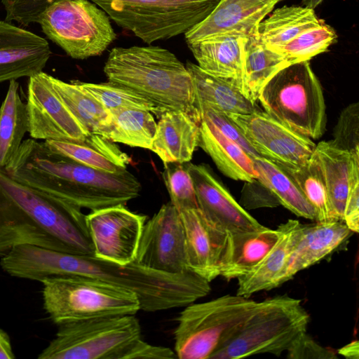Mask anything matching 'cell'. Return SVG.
<instances>
[{
	"label": "cell",
	"mask_w": 359,
	"mask_h": 359,
	"mask_svg": "<svg viewBox=\"0 0 359 359\" xmlns=\"http://www.w3.org/2000/svg\"><path fill=\"white\" fill-rule=\"evenodd\" d=\"M269 15L259 24L257 35L271 49L286 44L321 20L314 9L304 6H284Z\"/></svg>",
	"instance_id": "30"
},
{
	"label": "cell",
	"mask_w": 359,
	"mask_h": 359,
	"mask_svg": "<svg viewBox=\"0 0 359 359\" xmlns=\"http://www.w3.org/2000/svg\"><path fill=\"white\" fill-rule=\"evenodd\" d=\"M109 123L102 137L114 143L151 149L156 122L147 110L121 107L108 111Z\"/></svg>",
	"instance_id": "31"
},
{
	"label": "cell",
	"mask_w": 359,
	"mask_h": 359,
	"mask_svg": "<svg viewBox=\"0 0 359 359\" xmlns=\"http://www.w3.org/2000/svg\"><path fill=\"white\" fill-rule=\"evenodd\" d=\"M146 218L125 205L92 210L86 224L94 256L121 265L134 262Z\"/></svg>",
	"instance_id": "15"
},
{
	"label": "cell",
	"mask_w": 359,
	"mask_h": 359,
	"mask_svg": "<svg viewBox=\"0 0 359 359\" xmlns=\"http://www.w3.org/2000/svg\"><path fill=\"white\" fill-rule=\"evenodd\" d=\"M103 70L108 81L136 91L163 111H184L201 120L191 76L168 49L151 45L114 47Z\"/></svg>",
	"instance_id": "4"
},
{
	"label": "cell",
	"mask_w": 359,
	"mask_h": 359,
	"mask_svg": "<svg viewBox=\"0 0 359 359\" xmlns=\"http://www.w3.org/2000/svg\"><path fill=\"white\" fill-rule=\"evenodd\" d=\"M51 54L43 37L0 20V83L43 72Z\"/></svg>",
	"instance_id": "19"
},
{
	"label": "cell",
	"mask_w": 359,
	"mask_h": 359,
	"mask_svg": "<svg viewBox=\"0 0 359 359\" xmlns=\"http://www.w3.org/2000/svg\"><path fill=\"white\" fill-rule=\"evenodd\" d=\"M257 180L276 196L280 205L297 216L316 221V212L293 178L279 165L263 157L252 158Z\"/></svg>",
	"instance_id": "32"
},
{
	"label": "cell",
	"mask_w": 359,
	"mask_h": 359,
	"mask_svg": "<svg viewBox=\"0 0 359 359\" xmlns=\"http://www.w3.org/2000/svg\"><path fill=\"white\" fill-rule=\"evenodd\" d=\"M15 181L80 208L92 210L126 205L141 184L127 170L109 173L76 163L49 149L43 142L23 140L4 168Z\"/></svg>",
	"instance_id": "2"
},
{
	"label": "cell",
	"mask_w": 359,
	"mask_h": 359,
	"mask_svg": "<svg viewBox=\"0 0 359 359\" xmlns=\"http://www.w3.org/2000/svg\"><path fill=\"white\" fill-rule=\"evenodd\" d=\"M344 222L353 233L359 231V152L351 153Z\"/></svg>",
	"instance_id": "42"
},
{
	"label": "cell",
	"mask_w": 359,
	"mask_h": 359,
	"mask_svg": "<svg viewBox=\"0 0 359 359\" xmlns=\"http://www.w3.org/2000/svg\"><path fill=\"white\" fill-rule=\"evenodd\" d=\"M20 245L94 255L81 208L15 181L0 167V256Z\"/></svg>",
	"instance_id": "3"
},
{
	"label": "cell",
	"mask_w": 359,
	"mask_h": 359,
	"mask_svg": "<svg viewBox=\"0 0 359 359\" xmlns=\"http://www.w3.org/2000/svg\"><path fill=\"white\" fill-rule=\"evenodd\" d=\"M302 223L288 219L278 226L280 236L269 252L249 273L238 278L237 295L249 298L252 294L279 285V278L299 234Z\"/></svg>",
	"instance_id": "23"
},
{
	"label": "cell",
	"mask_w": 359,
	"mask_h": 359,
	"mask_svg": "<svg viewBox=\"0 0 359 359\" xmlns=\"http://www.w3.org/2000/svg\"><path fill=\"white\" fill-rule=\"evenodd\" d=\"M333 144L350 153L359 152V104H350L341 111L335 126Z\"/></svg>",
	"instance_id": "39"
},
{
	"label": "cell",
	"mask_w": 359,
	"mask_h": 359,
	"mask_svg": "<svg viewBox=\"0 0 359 359\" xmlns=\"http://www.w3.org/2000/svg\"><path fill=\"white\" fill-rule=\"evenodd\" d=\"M185 65L192 79L196 107L199 111L202 107L238 114H248L259 110L255 102L241 93L236 81L211 75L191 61H187Z\"/></svg>",
	"instance_id": "24"
},
{
	"label": "cell",
	"mask_w": 359,
	"mask_h": 359,
	"mask_svg": "<svg viewBox=\"0 0 359 359\" xmlns=\"http://www.w3.org/2000/svg\"><path fill=\"white\" fill-rule=\"evenodd\" d=\"M78 81L107 111L121 107L135 108L149 111L158 117L164 111L143 95L122 85L111 81L100 83Z\"/></svg>",
	"instance_id": "37"
},
{
	"label": "cell",
	"mask_w": 359,
	"mask_h": 359,
	"mask_svg": "<svg viewBox=\"0 0 359 359\" xmlns=\"http://www.w3.org/2000/svg\"><path fill=\"white\" fill-rule=\"evenodd\" d=\"M283 0H220L212 11L184 34L187 44L219 35L249 36Z\"/></svg>",
	"instance_id": "17"
},
{
	"label": "cell",
	"mask_w": 359,
	"mask_h": 359,
	"mask_svg": "<svg viewBox=\"0 0 359 359\" xmlns=\"http://www.w3.org/2000/svg\"><path fill=\"white\" fill-rule=\"evenodd\" d=\"M259 302L237 294L187 305L174 332L175 353L180 359H206L241 328Z\"/></svg>",
	"instance_id": "8"
},
{
	"label": "cell",
	"mask_w": 359,
	"mask_h": 359,
	"mask_svg": "<svg viewBox=\"0 0 359 359\" xmlns=\"http://www.w3.org/2000/svg\"><path fill=\"white\" fill-rule=\"evenodd\" d=\"M200 111L201 116L207 118L225 137L237 144L252 158L261 157L227 113L208 107H201Z\"/></svg>",
	"instance_id": "41"
},
{
	"label": "cell",
	"mask_w": 359,
	"mask_h": 359,
	"mask_svg": "<svg viewBox=\"0 0 359 359\" xmlns=\"http://www.w3.org/2000/svg\"><path fill=\"white\" fill-rule=\"evenodd\" d=\"M314 151L324 178L332 218L343 221L351 153L337 148L332 141L320 142Z\"/></svg>",
	"instance_id": "29"
},
{
	"label": "cell",
	"mask_w": 359,
	"mask_h": 359,
	"mask_svg": "<svg viewBox=\"0 0 359 359\" xmlns=\"http://www.w3.org/2000/svg\"><path fill=\"white\" fill-rule=\"evenodd\" d=\"M352 233L343 221L302 224L279 278V285L335 251Z\"/></svg>",
	"instance_id": "20"
},
{
	"label": "cell",
	"mask_w": 359,
	"mask_h": 359,
	"mask_svg": "<svg viewBox=\"0 0 359 359\" xmlns=\"http://www.w3.org/2000/svg\"><path fill=\"white\" fill-rule=\"evenodd\" d=\"M324 0H302V5L305 7L315 9L318 7Z\"/></svg>",
	"instance_id": "48"
},
{
	"label": "cell",
	"mask_w": 359,
	"mask_h": 359,
	"mask_svg": "<svg viewBox=\"0 0 359 359\" xmlns=\"http://www.w3.org/2000/svg\"><path fill=\"white\" fill-rule=\"evenodd\" d=\"M198 147L211 157L217 168L226 177L244 182L257 179L252 158L203 116Z\"/></svg>",
	"instance_id": "27"
},
{
	"label": "cell",
	"mask_w": 359,
	"mask_h": 359,
	"mask_svg": "<svg viewBox=\"0 0 359 359\" xmlns=\"http://www.w3.org/2000/svg\"><path fill=\"white\" fill-rule=\"evenodd\" d=\"M43 308L57 325L90 318L135 315L141 310L137 294L100 280L61 276L41 282Z\"/></svg>",
	"instance_id": "7"
},
{
	"label": "cell",
	"mask_w": 359,
	"mask_h": 359,
	"mask_svg": "<svg viewBox=\"0 0 359 359\" xmlns=\"http://www.w3.org/2000/svg\"><path fill=\"white\" fill-rule=\"evenodd\" d=\"M46 146L60 155L91 168L109 173L127 170L130 158L109 140L90 133L83 142L47 140Z\"/></svg>",
	"instance_id": "26"
},
{
	"label": "cell",
	"mask_w": 359,
	"mask_h": 359,
	"mask_svg": "<svg viewBox=\"0 0 359 359\" xmlns=\"http://www.w3.org/2000/svg\"><path fill=\"white\" fill-rule=\"evenodd\" d=\"M176 358L175 353L169 348L149 344L140 337L126 346L118 353L116 359H172Z\"/></svg>",
	"instance_id": "45"
},
{
	"label": "cell",
	"mask_w": 359,
	"mask_h": 359,
	"mask_svg": "<svg viewBox=\"0 0 359 359\" xmlns=\"http://www.w3.org/2000/svg\"><path fill=\"white\" fill-rule=\"evenodd\" d=\"M12 266L16 277L41 283L61 276H80L107 282L135 292L140 309L147 312L185 306L210 291V283L193 272L170 274L135 262L121 265L94 255L34 245L17 248Z\"/></svg>",
	"instance_id": "1"
},
{
	"label": "cell",
	"mask_w": 359,
	"mask_h": 359,
	"mask_svg": "<svg viewBox=\"0 0 359 359\" xmlns=\"http://www.w3.org/2000/svg\"><path fill=\"white\" fill-rule=\"evenodd\" d=\"M337 354L348 359H359V342L357 339L351 341L337 350Z\"/></svg>",
	"instance_id": "47"
},
{
	"label": "cell",
	"mask_w": 359,
	"mask_h": 359,
	"mask_svg": "<svg viewBox=\"0 0 359 359\" xmlns=\"http://www.w3.org/2000/svg\"><path fill=\"white\" fill-rule=\"evenodd\" d=\"M180 215L189 269L210 283L220 276L228 232L210 222L198 208L181 211Z\"/></svg>",
	"instance_id": "18"
},
{
	"label": "cell",
	"mask_w": 359,
	"mask_h": 359,
	"mask_svg": "<svg viewBox=\"0 0 359 359\" xmlns=\"http://www.w3.org/2000/svg\"><path fill=\"white\" fill-rule=\"evenodd\" d=\"M337 40V34L334 29L321 20L318 25L302 32L290 42L273 50L292 63L309 61L326 51Z\"/></svg>",
	"instance_id": "36"
},
{
	"label": "cell",
	"mask_w": 359,
	"mask_h": 359,
	"mask_svg": "<svg viewBox=\"0 0 359 359\" xmlns=\"http://www.w3.org/2000/svg\"><path fill=\"white\" fill-rule=\"evenodd\" d=\"M55 337L39 359H116L131 341L141 337L134 315L90 318L59 325Z\"/></svg>",
	"instance_id": "11"
},
{
	"label": "cell",
	"mask_w": 359,
	"mask_h": 359,
	"mask_svg": "<svg viewBox=\"0 0 359 359\" xmlns=\"http://www.w3.org/2000/svg\"><path fill=\"white\" fill-rule=\"evenodd\" d=\"M186 163L194 184L198 208L210 222L227 232L264 227L234 199L208 165Z\"/></svg>",
	"instance_id": "16"
},
{
	"label": "cell",
	"mask_w": 359,
	"mask_h": 359,
	"mask_svg": "<svg viewBox=\"0 0 359 359\" xmlns=\"http://www.w3.org/2000/svg\"><path fill=\"white\" fill-rule=\"evenodd\" d=\"M140 265L170 274H185L189 270L185 235L180 212L168 202L145 222L136 259Z\"/></svg>",
	"instance_id": "12"
},
{
	"label": "cell",
	"mask_w": 359,
	"mask_h": 359,
	"mask_svg": "<svg viewBox=\"0 0 359 359\" xmlns=\"http://www.w3.org/2000/svg\"><path fill=\"white\" fill-rule=\"evenodd\" d=\"M281 167L293 178L304 196L314 208L316 215V222L334 221L324 178L315 151L309 158L299 167Z\"/></svg>",
	"instance_id": "35"
},
{
	"label": "cell",
	"mask_w": 359,
	"mask_h": 359,
	"mask_svg": "<svg viewBox=\"0 0 359 359\" xmlns=\"http://www.w3.org/2000/svg\"><path fill=\"white\" fill-rule=\"evenodd\" d=\"M239 204L246 210L260 208H274L280 203L273 192L262 182L254 179L245 182Z\"/></svg>",
	"instance_id": "43"
},
{
	"label": "cell",
	"mask_w": 359,
	"mask_h": 359,
	"mask_svg": "<svg viewBox=\"0 0 359 359\" xmlns=\"http://www.w3.org/2000/svg\"><path fill=\"white\" fill-rule=\"evenodd\" d=\"M309 321L300 299L281 295L259 302L238 331L210 359L280 355L306 332Z\"/></svg>",
	"instance_id": "6"
},
{
	"label": "cell",
	"mask_w": 359,
	"mask_h": 359,
	"mask_svg": "<svg viewBox=\"0 0 359 359\" xmlns=\"http://www.w3.org/2000/svg\"><path fill=\"white\" fill-rule=\"evenodd\" d=\"M163 179L170 196V202L179 212L198 208L194 184L186 165H165Z\"/></svg>",
	"instance_id": "38"
},
{
	"label": "cell",
	"mask_w": 359,
	"mask_h": 359,
	"mask_svg": "<svg viewBox=\"0 0 359 359\" xmlns=\"http://www.w3.org/2000/svg\"><path fill=\"white\" fill-rule=\"evenodd\" d=\"M291 64L285 56L267 46L257 33L247 36L240 86L241 93L256 102L264 86L280 70Z\"/></svg>",
	"instance_id": "28"
},
{
	"label": "cell",
	"mask_w": 359,
	"mask_h": 359,
	"mask_svg": "<svg viewBox=\"0 0 359 359\" xmlns=\"http://www.w3.org/2000/svg\"><path fill=\"white\" fill-rule=\"evenodd\" d=\"M228 115L261 157L279 165L299 167L314 152L316 144L311 139L291 130L264 111Z\"/></svg>",
	"instance_id": "14"
},
{
	"label": "cell",
	"mask_w": 359,
	"mask_h": 359,
	"mask_svg": "<svg viewBox=\"0 0 359 359\" xmlns=\"http://www.w3.org/2000/svg\"><path fill=\"white\" fill-rule=\"evenodd\" d=\"M257 100L269 116L302 135L318 140L325 133L323 89L309 61L280 70L264 86Z\"/></svg>",
	"instance_id": "5"
},
{
	"label": "cell",
	"mask_w": 359,
	"mask_h": 359,
	"mask_svg": "<svg viewBox=\"0 0 359 359\" xmlns=\"http://www.w3.org/2000/svg\"><path fill=\"white\" fill-rule=\"evenodd\" d=\"M245 38L238 35H219L187 46L198 66L204 72L234 81L240 87Z\"/></svg>",
	"instance_id": "25"
},
{
	"label": "cell",
	"mask_w": 359,
	"mask_h": 359,
	"mask_svg": "<svg viewBox=\"0 0 359 359\" xmlns=\"http://www.w3.org/2000/svg\"><path fill=\"white\" fill-rule=\"evenodd\" d=\"M110 19L151 44L185 34L220 0H90Z\"/></svg>",
	"instance_id": "9"
},
{
	"label": "cell",
	"mask_w": 359,
	"mask_h": 359,
	"mask_svg": "<svg viewBox=\"0 0 359 359\" xmlns=\"http://www.w3.org/2000/svg\"><path fill=\"white\" fill-rule=\"evenodd\" d=\"M53 88L62 101L90 133L101 136L109 123V111L78 81L69 83L47 74Z\"/></svg>",
	"instance_id": "34"
},
{
	"label": "cell",
	"mask_w": 359,
	"mask_h": 359,
	"mask_svg": "<svg viewBox=\"0 0 359 359\" xmlns=\"http://www.w3.org/2000/svg\"><path fill=\"white\" fill-rule=\"evenodd\" d=\"M8 22H17L24 26L38 23L41 15L59 0H1Z\"/></svg>",
	"instance_id": "40"
},
{
	"label": "cell",
	"mask_w": 359,
	"mask_h": 359,
	"mask_svg": "<svg viewBox=\"0 0 359 359\" xmlns=\"http://www.w3.org/2000/svg\"><path fill=\"white\" fill-rule=\"evenodd\" d=\"M201 120L184 111H163L156 123L151 151L164 165L186 163L198 147Z\"/></svg>",
	"instance_id": "21"
},
{
	"label": "cell",
	"mask_w": 359,
	"mask_h": 359,
	"mask_svg": "<svg viewBox=\"0 0 359 359\" xmlns=\"http://www.w3.org/2000/svg\"><path fill=\"white\" fill-rule=\"evenodd\" d=\"M38 24L50 41L76 60L100 55L116 37L109 16L89 0H59Z\"/></svg>",
	"instance_id": "10"
},
{
	"label": "cell",
	"mask_w": 359,
	"mask_h": 359,
	"mask_svg": "<svg viewBox=\"0 0 359 359\" xmlns=\"http://www.w3.org/2000/svg\"><path fill=\"white\" fill-rule=\"evenodd\" d=\"M17 80L9 81L6 95L0 107V167L5 168L20 147L28 132L26 104L18 93Z\"/></svg>",
	"instance_id": "33"
},
{
	"label": "cell",
	"mask_w": 359,
	"mask_h": 359,
	"mask_svg": "<svg viewBox=\"0 0 359 359\" xmlns=\"http://www.w3.org/2000/svg\"><path fill=\"white\" fill-rule=\"evenodd\" d=\"M279 236L278 227L228 232L220 276L227 280L238 279L249 273L273 248Z\"/></svg>",
	"instance_id": "22"
},
{
	"label": "cell",
	"mask_w": 359,
	"mask_h": 359,
	"mask_svg": "<svg viewBox=\"0 0 359 359\" xmlns=\"http://www.w3.org/2000/svg\"><path fill=\"white\" fill-rule=\"evenodd\" d=\"M14 358L9 336L5 331L0 329V359H13Z\"/></svg>",
	"instance_id": "46"
},
{
	"label": "cell",
	"mask_w": 359,
	"mask_h": 359,
	"mask_svg": "<svg viewBox=\"0 0 359 359\" xmlns=\"http://www.w3.org/2000/svg\"><path fill=\"white\" fill-rule=\"evenodd\" d=\"M290 359H336L337 353L318 343L307 332L302 334L286 351Z\"/></svg>",
	"instance_id": "44"
},
{
	"label": "cell",
	"mask_w": 359,
	"mask_h": 359,
	"mask_svg": "<svg viewBox=\"0 0 359 359\" xmlns=\"http://www.w3.org/2000/svg\"><path fill=\"white\" fill-rule=\"evenodd\" d=\"M26 108L32 139L83 142L90 134L62 101L44 72L29 78Z\"/></svg>",
	"instance_id": "13"
}]
</instances>
